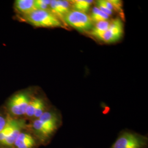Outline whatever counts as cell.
Returning <instances> with one entry per match:
<instances>
[{
    "label": "cell",
    "instance_id": "13",
    "mask_svg": "<svg viewBox=\"0 0 148 148\" xmlns=\"http://www.w3.org/2000/svg\"><path fill=\"white\" fill-rule=\"evenodd\" d=\"M73 9L74 11H77L86 14L90 11V7L93 3L92 0H74L70 1Z\"/></svg>",
    "mask_w": 148,
    "mask_h": 148
},
{
    "label": "cell",
    "instance_id": "19",
    "mask_svg": "<svg viewBox=\"0 0 148 148\" xmlns=\"http://www.w3.org/2000/svg\"><path fill=\"white\" fill-rule=\"evenodd\" d=\"M0 148H4V147H1V146H0Z\"/></svg>",
    "mask_w": 148,
    "mask_h": 148
},
{
    "label": "cell",
    "instance_id": "9",
    "mask_svg": "<svg viewBox=\"0 0 148 148\" xmlns=\"http://www.w3.org/2000/svg\"><path fill=\"white\" fill-rule=\"evenodd\" d=\"M70 7L69 1L53 0L51 2L48 11L60 20L63 19L64 16L70 11Z\"/></svg>",
    "mask_w": 148,
    "mask_h": 148
},
{
    "label": "cell",
    "instance_id": "11",
    "mask_svg": "<svg viewBox=\"0 0 148 148\" xmlns=\"http://www.w3.org/2000/svg\"><path fill=\"white\" fill-rule=\"evenodd\" d=\"M14 8L23 16L36 10L35 7V0H16L14 2Z\"/></svg>",
    "mask_w": 148,
    "mask_h": 148
},
{
    "label": "cell",
    "instance_id": "14",
    "mask_svg": "<svg viewBox=\"0 0 148 148\" xmlns=\"http://www.w3.org/2000/svg\"><path fill=\"white\" fill-rule=\"evenodd\" d=\"M90 18L93 23H96L100 21H108L109 18V16H108L95 6L92 10Z\"/></svg>",
    "mask_w": 148,
    "mask_h": 148
},
{
    "label": "cell",
    "instance_id": "6",
    "mask_svg": "<svg viewBox=\"0 0 148 148\" xmlns=\"http://www.w3.org/2000/svg\"><path fill=\"white\" fill-rule=\"evenodd\" d=\"M68 25L80 32H90L94 24L90 16L77 11L70 10L63 17Z\"/></svg>",
    "mask_w": 148,
    "mask_h": 148
},
{
    "label": "cell",
    "instance_id": "10",
    "mask_svg": "<svg viewBox=\"0 0 148 148\" xmlns=\"http://www.w3.org/2000/svg\"><path fill=\"white\" fill-rule=\"evenodd\" d=\"M41 121L49 124L58 130L62 125L61 117L58 112L48 109L38 119Z\"/></svg>",
    "mask_w": 148,
    "mask_h": 148
},
{
    "label": "cell",
    "instance_id": "16",
    "mask_svg": "<svg viewBox=\"0 0 148 148\" xmlns=\"http://www.w3.org/2000/svg\"><path fill=\"white\" fill-rule=\"evenodd\" d=\"M10 116L5 108L0 110V132H1L6 126Z\"/></svg>",
    "mask_w": 148,
    "mask_h": 148
},
{
    "label": "cell",
    "instance_id": "2",
    "mask_svg": "<svg viewBox=\"0 0 148 148\" xmlns=\"http://www.w3.org/2000/svg\"><path fill=\"white\" fill-rule=\"evenodd\" d=\"M32 97L30 93L27 91L18 92L9 98L5 109L10 116L23 118Z\"/></svg>",
    "mask_w": 148,
    "mask_h": 148
},
{
    "label": "cell",
    "instance_id": "12",
    "mask_svg": "<svg viewBox=\"0 0 148 148\" xmlns=\"http://www.w3.org/2000/svg\"><path fill=\"white\" fill-rule=\"evenodd\" d=\"M109 27V22L108 21H100L96 23L93 25L92 29L90 31V34L95 37L96 38L101 40V37L106 32Z\"/></svg>",
    "mask_w": 148,
    "mask_h": 148
},
{
    "label": "cell",
    "instance_id": "7",
    "mask_svg": "<svg viewBox=\"0 0 148 148\" xmlns=\"http://www.w3.org/2000/svg\"><path fill=\"white\" fill-rule=\"evenodd\" d=\"M123 24L120 19L116 18L109 22L108 30L101 37V41L107 43L116 42L122 37L124 30Z\"/></svg>",
    "mask_w": 148,
    "mask_h": 148
},
{
    "label": "cell",
    "instance_id": "8",
    "mask_svg": "<svg viewBox=\"0 0 148 148\" xmlns=\"http://www.w3.org/2000/svg\"><path fill=\"white\" fill-rule=\"evenodd\" d=\"M40 146V143L27 127L20 133L13 148H38Z\"/></svg>",
    "mask_w": 148,
    "mask_h": 148
},
{
    "label": "cell",
    "instance_id": "5",
    "mask_svg": "<svg viewBox=\"0 0 148 148\" xmlns=\"http://www.w3.org/2000/svg\"><path fill=\"white\" fill-rule=\"evenodd\" d=\"M28 129L38 140L41 145H46L51 142L58 130L49 124L35 119L28 123Z\"/></svg>",
    "mask_w": 148,
    "mask_h": 148
},
{
    "label": "cell",
    "instance_id": "18",
    "mask_svg": "<svg viewBox=\"0 0 148 148\" xmlns=\"http://www.w3.org/2000/svg\"><path fill=\"white\" fill-rule=\"evenodd\" d=\"M96 5H97V7L101 11L103 12L104 13H105L108 16H112L113 12L109 10L108 8H106L105 5H104L101 2V0H99V1H96Z\"/></svg>",
    "mask_w": 148,
    "mask_h": 148
},
{
    "label": "cell",
    "instance_id": "15",
    "mask_svg": "<svg viewBox=\"0 0 148 148\" xmlns=\"http://www.w3.org/2000/svg\"><path fill=\"white\" fill-rule=\"evenodd\" d=\"M51 1L50 0H35V7L36 10L48 11Z\"/></svg>",
    "mask_w": 148,
    "mask_h": 148
},
{
    "label": "cell",
    "instance_id": "1",
    "mask_svg": "<svg viewBox=\"0 0 148 148\" xmlns=\"http://www.w3.org/2000/svg\"><path fill=\"white\" fill-rule=\"evenodd\" d=\"M28 122L24 118L10 116L5 128L0 132V146L13 148V145L21 131L27 127Z\"/></svg>",
    "mask_w": 148,
    "mask_h": 148
},
{
    "label": "cell",
    "instance_id": "4",
    "mask_svg": "<svg viewBox=\"0 0 148 148\" xmlns=\"http://www.w3.org/2000/svg\"><path fill=\"white\" fill-rule=\"evenodd\" d=\"M24 19L37 27H63L62 21L49 11L35 10L24 16Z\"/></svg>",
    "mask_w": 148,
    "mask_h": 148
},
{
    "label": "cell",
    "instance_id": "17",
    "mask_svg": "<svg viewBox=\"0 0 148 148\" xmlns=\"http://www.w3.org/2000/svg\"><path fill=\"white\" fill-rule=\"evenodd\" d=\"M111 5L113 7L114 11L119 12L120 14L122 13L123 14V10H122V2L121 1L119 0H109Z\"/></svg>",
    "mask_w": 148,
    "mask_h": 148
},
{
    "label": "cell",
    "instance_id": "3",
    "mask_svg": "<svg viewBox=\"0 0 148 148\" xmlns=\"http://www.w3.org/2000/svg\"><path fill=\"white\" fill-rule=\"evenodd\" d=\"M148 138L130 130H123L110 148H148Z\"/></svg>",
    "mask_w": 148,
    "mask_h": 148
}]
</instances>
